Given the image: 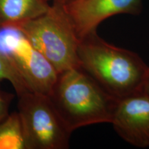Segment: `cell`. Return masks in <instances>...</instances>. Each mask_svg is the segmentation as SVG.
I'll return each instance as SVG.
<instances>
[{"instance_id":"cell-1","label":"cell","mask_w":149,"mask_h":149,"mask_svg":"<svg viewBox=\"0 0 149 149\" xmlns=\"http://www.w3.org/2000/svg\"><path fill=\"white\" fill-rule=\"evenodd\" d=\"M80 68L120 100L142 91L149 67L138 54L109 44L97 33L80 39Z\"/></svg>"},{"instance_id":"cell-2","label":"cell","mask_w":149,"mask_h":149,"mask_svg":"<svg viewBox=\"0 0 149 149\" xmlns=\"http://www.w3.org/2000/svg\"><path fill=\"white\" fill-rule=\"evenodd\" d=\"M48 96L71 132L93 124H111L118 101L81 68L59 73Z\"/></svg>"},{"instance_id":"cell-3","label":"cell","mask_w":149,"mask_h":149,"mask_svg":"<svg viewBox=\"0 0 149 149\" xmlns=\"http://www.w3.org/2000/svg\"><path fill=\"white\" fill-rule=\"evenodd\" d=\"M13 28L26 37L59 73L80 68L77 53L79 38L64 3L53 1L46 13Z\"/></svg>"},{"instance_id":"cell-4","label":"cell","mask_w":149,"mask_h":149,"mask_svg":"<svg viewBox=\"0 0 149 149\" xmlns=\"http://www.w3.org/2000/svg\"><path fill=\"white\" fill-rule=\"evenodd\" d=\"M27 149H66L72 132L48 95L28 91L17 96Z\"/></svg>"},{"instance_id":"cell-5","label":"cell","mask_w":149,"mask_h":149,"mask_svg":"<svg viewBox=\"0 0 149 149\" xmlns=\"http://www.w3.org/2000/svg\"><path fill=\"white\" fill-rule=\"evenodd\" d=\"M0 48L30 91L51 93L59 72L19 31L13 27L0 29Z\"/></svg>"},{"instance_id":"cell-6","label":"cell","mask_w":149,"mask_h":149,"mask_svg":"<svg viewBox=\"0 0 149 149\" xmlns=\"http://www.w3.org/2000/svg\"><path fill=\"white\" fill-rule=\"evenodd\" d=\"M64 7L80 40L97 32L99 25L112 16L139 15L142 0H71Z\"/></svg>"},{"instance_id":"cell-7","label":"cell","mask_w":149,"mask_h":149,"mask_svg":"<svg viewBox=\"0 0 149 149\" xmlns=\"http://www.w3.org/2000/svg\"><path fill=\"white\" fill-rule=\"evenodd\" d=\"M111 124L126 142L137 148H148V97L140 91L118 100Z\"/></svg>"},{"instance_id":"cell-8","label":"cell","mask_w":149,"mask_h":149,"mask_svg":"<svg viewBox=\"0 0 149 149\" xmlns=\"http://www.w3.org/2000/svg\"><path fill=\"white\" fill-rule=\"evenodd\" d=\"M48 0H0V29L13 27L46 13Z\"/></svg>"},{"instance_id":"cell-9","label":"cell","mask_w":149,"mask_h":149,"mask_svg":"<svg viewBox=\"0 0 149 149\" xmlns=\"http://www.w3.org/2000/svg\"><path fill=\"white\" fill-rule=\"evenodd\" d=\"M0 149H27L23 125L18 112L10 113L0 122Z\"/></svg>"},{"instance_id":"cell-10","label":"cell","mask_w":149,"mask_h":149,"mask_svg":"<svg viewBox=\"0 0 149 149\" xmlns=\"http://www.w3.org/2000/svg\"><path fill=\"white\" fill-rule=\"evenodd\" d=\"M9 81L17 96L30 91L8 57L0 48V81Z\"/></svg>"},{"instance_id":"cell-11","label":"cell","mask_w":149,"mask_h":149,"mask_svg":"<svg viewBox=\"0 0 149 149\" xmlns=\"http://www.w3.org/2000/svg\"><path fill=\"white\" fill-rule=\"evenodd\" d=\"M13 98V94L0 90V122L10 113L9 109Z\"/></svg>"},{"instance_id":"cell-12","label":"cell","mask_w":149,"mask_h":149,"mask_svg":"<svg viewBox=\"0 0 149 149\" xmlns=\"http://www.w3.org/2000/svg\"><path fill=\"white\" fill-rule=\"evenodd\" d=\"M142 92L144 93L149 97V68L142 86Z\"/></svg>"},{"instance_id":"cell-13","label":"cell","mask_w":149,"mask_h":149,"mask_svg":"<svg viewBox=\"0 0 149 149\" xmlns=\"http://www.w3.org/2000/svg\"><path fill=\"white\" fill-rule=\"evenodd\" d=\"M53 1H55V2H59L61 3H66L68 1H71V0H53Z\"/></svg>"}]
</instances>
